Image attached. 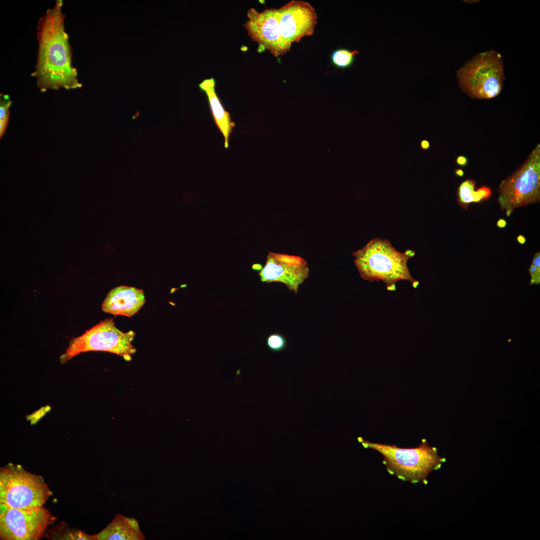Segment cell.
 Listing matches in <instances>:
<instances>
[{"label": "cell", "mask_w": 540, "mask_h": 540, "mask_svg": "<svg viewBox=\"0 0 540 540\" xmlns=\"http://www.w3.org/2000/svg\"><path fill=\"white\" fill-rule=\"evenodd\" d=\"M96 540H142L143 533L132 530L126 524L124 516L117 514L102 531L94 534Z\"/></svg>", "instance_id": "obj_14"}, {"label": "cell", "mask_w": 540, "mask_h": 540, "mask_svg": "<svg viewBox=\"0 0 540 540\" xmlns=\"http://www.w3.org/2000/svg\"><path fill=\"white\" fill-rule=\"evenodd\" d=\"M198 86L208 98L210 107L214 122L224 138V148L229 146V136L234 126L230 114L222 105L216 92V82L213 78H207L200 82Z\"/></svg>", "instance_id": "obj_13"}, {"label": "cell", "mask_w": 540, "mask_h": 540, "mask_svg": "<svg viewBox=\"0 0 540 540\" xmlns=\"http://www.w3.org/2000/svg\"><path fill=\"white\" fill-rule=\"evenodd\" d=\"M132 330L123 332L117 328L112 318L100 321L82 334L72 339L66 352L60 357L64 364L76 355L90 351H102L116 354L130 361L136 352L132 342Z\"/></svg>", "instance_id": "obj_5"}, {"label": "cell", "mask_w": 540, "mask_h": 540, "mask_svg": "<svg viewBox=\"0 0 540 540\" xmlns=\"http://www.w3.org/2000/svg\"><path fill=\"white\" fill-rule=\"evenodd\" d=\"M529 272L531 276L530 284H539L540 283V253L538 252L534 255L532 264L529 268Z\"/></svg>", "instance_id": "obj_20"}, {"label": "cell", "mask_w": 540, "mask_h": 540, "mask_svg": "<svg viewBox=\"0 0 540 540\" xmlns=\"http://www.w3.org/2000/svg\"><path fill=\"white\" fill-rule=\"evenodd\" d=\"M62 6V0H56L38 22V50L32 76L36 79L37 86L42 92L82 86L77 70L72 64V50L65 30Z\"/></svg>", "instance_id": "obj_1"}, {"label": "cell", "mask_w": 540, "mask_h": 540, "mask_svg": "<svg viewBox=\"0 0 540 540\" xmlns=\"http://www.w3.org/2000/svg\"><path fill=\"white\" fill-rule=\"evenodd\" d=\"M12 101L6 94L0 95V138L4 134L10 116V108Z\"/></svg>", "instance_id": "obj_18"}, {"label": "cell", "mask_w": 540, "mask_h": 540, "mask_svg": "<svg viewBox=\"0 0 540 540\" xmlns=\"http://www.w3.org/2000/svg\"><path fill=\"white\" fill-rule=\"evenodd\" d=\"M517 239H518V242L521 244H522L524 243V242H526L525 238L524 236H521V235H520L517 238Z\"/></svg>", "instance_id": "obj_25"}, {"label": "cell", "mask_w": 540, "mask_h": 540, "mask_svg": "<svg viewBox=\"0 0 540 540\" xmlns=\"http://www.w3.org/2000/svg\"><path fill=\"white\" fill-rule=\"evenodd\" d=\"M357 440L364 448L375 450L382 454L384 464L390 474L412 483L426 480L428 475L438 468L444 462L438 455L436 448L429 445L425 439L414 448L371 442L362 436H358Z\"/></svg>", "instance_id": "obj_3"}, {"label": "cell", "mask_w": 540, "mask_h": 540, "mask_svg": "<svg viewBox=\"0 0 540 540\" xmlns=\"http://www.w3.org/2000/svg\"><path fill=\"white\" fill-rule=\"evenodd\" d=\"M308 274V262L301 256L272 252L259 274L262 282H282L296 294Z\"/></svg>", "instance_id": "obj_11"}, {"label": "cell", "mask_w": 540, "mask_h": 540, "mask_svg": "<svg viewBox=\"0 0 540 540\" xmlns=\"http://www.w3.org/2000/svg\"><path fill=\"white\" fill-rule=\"evenodd\" d=\"M430 147V143L426 140H422L420 142V148L422 150H427Z\"/></svg>", "instance_id": "obj_23"}, {"label": "cell", "mask_w": 540, "mask_h": 540, "mask_svg": "<svg viewBox=\"0 0 540 540\" xmlns=\"http://www.w3.org/2000/svg\"><path fill=\"white\" fill-rule=\"evenodd\" d=\"M146 302L144 290L120 286L112 289L102 304L106 313L131 317L136 314Z\"/></svg>", "instance_id": "obj_12"}, {"label": "cell", "mask_w": 540, "mask_h": 540, "mask_svg": "<svg viewBox=\"0 0 540 540\" xmlns=\"http://www.w3.org/2000/svg\"><path fill=\"white\" fill-rule=\"evenodd\" d=\"M276 10L280 34L286 43L292 46V43L312 34L317 14L310 3L292 0Z\"/></svg>", "instance_id": "obj_10"}, {"label": "cell", "mask_w": 540, "mask_h": 540, "mask_svg": "<svg viewBox=\"0 0 540 540\" xmlns=\"http://www.w3.org/2000/svg\"><path fill=\"white\" fill-rule=\"evenodd\" d=\"M48 538L58 540H96L94 534L90 535L82 530L70 528L64 522L50 530Z\"/></svg>", "instance_id": "obj_16"}, {"label": "cell", "mask_w": 540, "mask_h": 540, "mask_svg": "<svg viewBox=\"0 0 540 540\" xmlns=\"http://www.w3.org/2000/svg\"><path fill=\"white\" fill-rule=\"evenodd\" d=\"M456 175H458V176H462L464 174V172H463L462 170L460 169H458V170H456Z\"/></svg>", "instance_id": "obj_26"}, {"label": "cell", "mask_w": 540, "mask_h": 540, "mask_svg": "<svg viewBox=\"0 0 540 540\" xmlns=\"http://www.w3.org/2000/svg\"><path fill=\"white\" fill-rule=\"evenodd\" d=\"M498 201L508 216L514 209L538 202L540 197V146L538 144L524 164L501 182Z\"/></svg>", "instance_id": "obj_7"}, {"label": "cell", "mask_w": 540, "mask_h": 540, "mask_svg": "<svg viewBox=\"0 0 540 540\" xmlns=\"http://www.w3.org/2000/svg\"><path fill=\"white\" fill-rule=\"evenodd\" d=\"M52 494L40 475L11 462L0 469V504L20 509L44 506Z\"/></svg>", "instance_id": "obj_4"}, {"label": "cell", "mask_w": 540, "mask_h": 540, "mask_svg": "<svg viewBox=\"0 0 540 540\" xmlns=\"http://www.w3.org/2000/svg\"><path fill=\"white\" fill-rule=\"evenodd\" d=\"M124 519L126 524L130 528L134 531H140L138 522L136 518H128L124 516Z\"/></svg>", "instance_id": "obj_21"}, {"label": "cell", "mask_w": 540, "mask_h": 540, "mask_svg": "<svg viewBox=\"0 0 540 540\" xmlns=\"http://www.w3.org/2000/svg\"><path fill=\"white\" fill-rule=\"evenodd\" d=\"M415 252L407 250L400 252L388 240L374 238L362 248L354 252V264L360 276L370 282L382 280L388 290H396L400 280H407L414 288L419 282L410 273L408 262Z\"/></svg>", "instance_id": "obj_2"}, {"label": "cell", "mask_w": 540, "mask_h": 540, "mask_svg": "<svg viewBox=\"0 0 540 540\" xmlns=\"http://www.w3.org/2000/svg\"><path fill=\"white\" fill-rule=\"evenodd\" d=\"M456 163L462 166H465L467 164V158L464 156H460L456 159Z\"/></svg>", "instance_id": "obj_22"}, {"label": "cell", "mask_w": 540, "mask_h": 540, "mask_svg": "<svg viewBox=\"0 0 540 540\" xmlns=\"http://www.w3.org/2000/svg\"><path fill=\"white\" fill-rule=\"evenodd\" d=\"M56 519L44 506L20 509L0 504V539L39 540Z\"/></svg>", "instance_id": "obj_8"}, {"label": "cell", "mask_w": 540, "mask_h": 540, "mask_svg": "<svg viewBox=\"0 0 540 540\" xmlns=\"http://www.w3.org/2000/svg\"><path fill=\"white\" fill-rule=\"evenodd\" d=\"M456 73L462 89L474 98L496 97L505 80L502 56L493 50L476 54Z\"/></svg>", "instance_id": "obj_6"}, {"label": "cell", "mask_w": 540, "mask_h": 540, "mask_svg": "<svg viewBox=\"0 0 540 540\" xmlns=\"http://www.w3.org/2000/svg\"><path fill=\"white\" fill-rule=\"evenodd\" d=\"M358 54V51L356 50H350L346 48L338 49L332 53V60L333 64L339 68H348L353 64L354 56Z\"/></svg>", "instance_id": "obj_17"}, {"label": "cell", "mask_w": 540, "mask_h": 540, "mask_svg": "<svg viewBox=\"0 0 540 540\" xmlns=\"http://www.w3.org/2000/svg\"><path fill=\"white\" fill-rule=\"evenodd\" d=\"M247 16L244 27L249 36L258 43L260 52L268 50L274 56H279L290 50L291 45L286 43L280 34L276 9L258 12L251 8Z\"/></svg>", "instance_id": "obj_9"}, {"label": "cell", "mask_w": 540, "mask_h": 540, "mask_svg": "<svg viewBox=\"0 0 540 540\" xmlns=\"http://www.w3.org/2000/svg\"><path fill=\"white\" fill-rule=\"evenodd\" d=\"M506 226V222L503 219H500L497 222V226L499 228H504Z\"/></svg>", "instance_id": "obj_24"}, {"label": "cell", "mask_w": 540, "mask_h": 540, "mask_svg": "<svg viewBox=\"0 0 540 540\" xmlns=\"http://www.w3.org/2000/svg\"><path fill=\"white\" fill-rule=\"evenodd\" d=\"M268 348L274 352H280L283 350L286 346L287 342L285 337L278 333L269 335L266 340Z\"/></svg>", "instance_id": "obj_19"}, {"label": "cell", "mask_w": 540, "mask_h": 540, "mask_svg": "<svg viewBox=\"0 0 540 540\" xmlns=\"http://www.w3.org/2000/svg\"><path fill=\"white\" fill-rule=\"evenodd\" d=\"M474 186L475 182L472 180H466L461 184L458 192V200L460 204H468L472 202H478L490 196L491 190L488 187L483 186L476 191Z\"/></svg>", "instance_id": "obj_15"}]
</instances>
